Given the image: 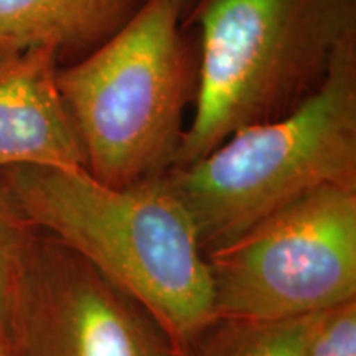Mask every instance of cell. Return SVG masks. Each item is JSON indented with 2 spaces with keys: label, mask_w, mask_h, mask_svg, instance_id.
<instances>
[{
  "label": "cell",
  "mask_w": 356,
  "mask_h": 356,
  "mask_svg": "<svg viewBox=\"0 0 356 356\" xmlns=\"http://www.w3.org/2000/svg\"><path fill=\"white\" fill-rule=\"evenodd\" d=\"M25 220L139 304L178 356L216 322L210 267L165 175L111 186L86 168L0 170Z\"/></svg>",
  "instance_id": "1"
},
{
  "label": "cell",
  "mask_w": 356,
  "mask_h": 356,
  "mask_svg": "<svg viewBox=\"0 0 356 356\" xmlns=\"http://www.w3.org/2000/svg\"><path fill=\"white\" fill-rule=\"evenodd\" d=\"M190 24L200 30L195 111L172 168L314 95L356 38V0H204Z\"/></svg>",
  "instance_id": "2"
},
{
  "label": "cell",
  "mask_w": 356,
  "mask_h": 356,
  "mask_svg": "<svg viewBox=\"0 0 356 356\" xmlns=\"http://www.w3.org/2000/svg\"><path fill=\"white\" fill-rule=\"evenodd\" d=\"M165 178L193 218L204 256L312 191L356 190V38L300 106L239 129Z\"/></svg>",
  "instance_id": "3"
},
{
  "label": "cell",
  "mask_w": 356,
  "mask_h": 356,
  "mask_svg": "<svg viewBox=\"0 0 356 356\" xmlns=\"http://www.w3.org/2000/svg\"><path fill=\"white\" fill-rule=\"evenodd\" d=\"M173 0H147L95 51L58 70L86 170L111 186L165 175L195 101L193 55Z\"/></svg>",
  "instance_id": "4"
},
{
  "label": "cell",
  "mask_w": 356,
  "mask_h": 356,
  "mask_svg": "<svg viewBox=\"0 0 356 356\" xmlns=\"http://www.w3.org/2000/svg\"><path fill=\"white\" fill-rule=\"evenodd\" d=\"M218 318L284 320L356 299V190L325 186L208 252Z\"/></svg>",
  "instance_id": "5"
},
{
  "label": "cell",
  "mask_w": 356,
  "mask_h": 356,
  "mask_svg": "<svg viewBox=\"0 0 356 356\" xmlns=\"http://www.w3.org/2000/svg\"><path fill=\"white\" fill-rule=\"evenodd\" d=\"M12 345L22 356H178L139 304L53 239L29 249Z\"/></svg>",
  "instance_id": "6"
},
{
  "label": "cell",
  "mask_w": 356,
  "mask_h": 356,
  "mask_svg": "<svg viewBox=\"0 0 356 356\" xmlns=\"http://www.w3.org/2000/svg\"><path fill=\"white\" fill-rule=\"evenodd\" d=\"M58 60L53 48L0 51V170L86 168L58 86Z\"/></svg>",
  "instance_id": "7"
},
{
  "label": "cell",
  "mask_w": 356,
  "mask_h": 356,
  "mask_svg": "<svg viewBox=\"0 0 356 356\" xmlns=\"http://www.w3.org/2000/svg\"><path fill=\"white\" fill-rule=\"evenodd\" d=\"M147 0H0V51L53 48L79 58L122 29Z\"/></svg>",
  "instance_id": "8"
},
{
  "label": "cell",
  "mask_w": 356,
  "mask_h": 356,
  "mask_svg": "<svg viewBox=\"0 0 356 356\" xmlns=\"http://www.w3.org/2000/svg\"><path fill=\"white\" fill-rule=\"evenodd\" d=\"M312 317L218 318L184 356H304Z\"/></svg>",
  "instance_id": "9"
},
{
  "label": "cell",
  "mask_w": 356,
  "mask_h": 356,
  "mask_svg": "<svg viewBox=\"0 0 356 356\" xmlns=\"http://www.w3.org/2000/svg\"><path fill=\"white\" fill-rule=\"evenodd\" d=\"M32 243L33 226L22 215L0 177V337L7 343Z\"/></svg>",
  "instance_id": "10"
},
{
  "label": "cell",
  "mask_w": 356,
  "mask_h": 356,
  "mask_svg": "<svg viewBox=\"0 0 356 356\" xmlns=\"http://www.w3.org/2000/svg\"><path fill=\"white\" fill-rule=\"evenodd\" d=\"M304 356H356V299L314 314Z\"/></svg>",
  "instance_id": "11"
},
{
  "label": "cell",
  "mask_w": 356,
  "mask_h": 356,
  "mask_svg": "<svg viewBox=\"0 0 356 356\" xmlns=\"http://www.w3.org/2000/svg\"><path fill=\"white\" fill-rule=\"evenodd\" d=\"M204 0H173L178 13H180L181 24L188 25L191 17L195 15V12L198 10V7L202 6Z\"/></svg>",
  "instance_id": "12"
},
{
  "label": "cell",
  "mask_w": 356,
  "mask_h": 356,
  "mask_svg": "<svg viewBox=\"0 0 356 356\" xmlns=\"http://www.w3.org/2000/svg\"><path fill=\"white\" fill-rule=\"evenodd\" d=\"M0 356H12L10 355V346L2 337H0Z\"/></svg>",
  "instance_id": "13"
}]
</instances>
